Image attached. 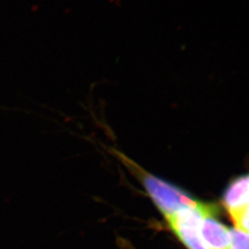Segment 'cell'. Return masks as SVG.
<instances>
[{"instance_id":"cell-5","label":"cell","mask_w":249,"mask_h":249,"mask_svg":"<svg viewBox=\"0 0 249 249\" xmlns=\"http://www.w3.org/2000/svg\"><path fill=\"white\" fill-rule=\"evenodd\" d=\"M236 229L249 232V204L229 212Z\"/></svg>"},{"instance_id":"cell-4","label":"cell","mask_w":249,"mask_h":249,"mask_svg":"<svg viewBox=\"0 0 249 249\" xmlns=\"http://www.w3.org/2000/svg\"><path fill=\"white\" fill-rule=\"evenodd\" d=\"M223 203L228 212L249 204V176L238 178L225 191Z\"/></svg>"},{"instance_id":"cell-2","label":"cell","mask_w":249,"mask_h":249,"mask_svg":"<svg viewBox=\"0 0 249 249\" xmlns=\"http://www.w3.org/2000/svg\"><path fill=\"white\" fill-rule=\"evenodd\" d=\"M217 213L214 205L201 203L165 216L171 229L187 249H209L200 234V223L207 214Z\"/></svg>"},{"instance_id":"cell-6","label":"cell","mask_w":249,"mask_h":249,"mask_svg":"<svg viewBox=\"0 0 249 249\" xmlns=\"http://www.w3.org/2000/svg\"><path fill=\"white\" fill-rule=\"evenodd\" d=\"M231 231V247L230 249H249V232L239 229Z\"/></svg>"},{"instance_id":"cell-3","label":"cell","mask_w":249,"mask_h":249,"mask_svg":"<svg viewBox=\"0 0 249 249\" xmlns=\"http://www.w3.org/2000/svg\"><path fill=\"white\" fill-rule=\"evenodd\" d=\"M216 213L207 214L200 223V234L209 249H230L231 231L217 221Z\"/></svg>"},{"instance_id":"cell-1","label":"cell","mask_w":249,"mask_h":249,"mask_svg":"<svg viewBox=\"0 0 249 249\" xmlns=\"http://www.w3.org/2000/svg\"><path fill=\"white\" fill-rule=\"evenodd\" d=\"M109 151L114 156H116L118 160L139 180H141L152 200L160 209V212L164 214V216L176 213L183 209L196 208L202 203L188 196L187 193L178 187H174L145 172L121 152L114 149H110Z\"/></svg>"}]
</instances>
